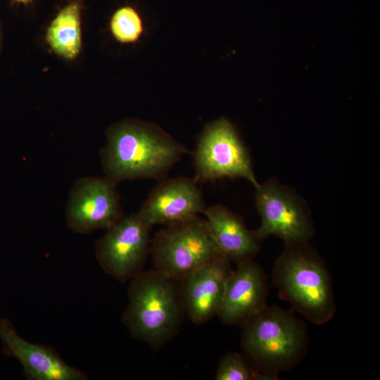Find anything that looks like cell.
<instances>
[{
	"label": "cell",
	"instance_id": "cell-1",
	"mask_svg": "<svg viewBox=\"0 0 380 380\" xmlns=\"http://www.w3.org/2000/svg\"><path fill=\"white\" fill-rule=\"evenodd\" d=\"M100 151L105 177L115 186L137 179L162 180L188 149L156 124L127 118L106 130Z\"/></svg>",
	"mask_w": 380,
	"mask_h": 380
},
{
	"label": "cell",
	"instance_id": "cell-2",
	"mask_svg": "<svg viewBox=\"0 0 380 380\" xmlns=\"http://www.w3.org/2000/svg\"><path fill=\"white\" fill-rule=\"evenodd\" d=\"M274 285L281 299L316 324L331 320L336 307L327 267L308 242L285 243L274 263Z\"/></svg>",
	"mask_w": 380,
	"mask_h": 380
},
{
	"label": "cell",
	"instance_id": "cell-3",
	"mask_svg": "<svg viewBox=\"0 0 380 380\" xmlns=\"http://www.w3.org/2000/svg\"><path fill=\"white\" fill-rule=\"evenodd\" d=\"M122 322L132 336L158 348L178 331L184 312L180 281L156 270L131 279Z\"/></svg>",
	"mask_w": 380,
	"mask_h": 380
},
{
	"label": "cell",
	"instance_id": "cell-4",
	"mask_svg": "<svg viewBox=\"0 0 380 380\" xmlns=\"http://www.w3.org/2000/svg\"><path fill=\"white\" fill-rule=\"evenodd\" d=\"M244 354L264 373L279 377L305 355L308 346L305 324L278 306H266L242 327Z\"/></svg>",
	"mask_w": 380,
	"mask_h": 380
},
{
	"label": "cell",
	"instance_id": "cell-5",
	"mask_svg": "<svg viewBox=\"0 0 380 380\" xmlns=\"http://www.w3.org/2000/svg\"><path fill=\"white\" fill-rule=\"evenodd\" d=\"M150 253L156 270L178 281L224 257L208 222L199 216L165 224L151 239Z\"/></svg>",
	"mask_w": 380,
	"mask_h": 380
},
{
	"label": "cell",
	"instance_id": "cell-6",
	"mask_svg": "<svg viewBox=\"0 0 380 380\" xmlns=\"http://www.w3.org/2000/svg\"><path fill=\"white\" fill-rule=\"evenodd\" d=\"M197 182L242 178L258 186L248 149L225 118L208 123L193 153Z\"/></svg>",
	"mask_w": 380,
	"mask_h": 380
},
{
	"label": "cell",
	"instance_id": "cell-7",
	"mask_svg": "<svg viewBox=\"0 0 380 380\" xmlns=\"http://www.w3.org/2000/svg\"><path fill=\"white\" fill-rule=\"evenodd\" d=\"M152 225L139 213L123 215L95 243L96 260L103 272L125 282L143 272L150 253Z\"/></svg>",
	"mask_w": 380,
	"mask_h": 380
},
{
	"label": "cell",
	"instance_id": "cell-8",
	"mask_svg": "<svg viewBox=\"0 0 380 380\" xmlns=\"http://www.w3.org/2000/svg\"><path fill=\"white\" fill-rule=\"evenodd\" d=\"M255 201L261 223L254 232L261 241L271 235L285 243L308 242L312 236L313 224L304 201L276 179L259 184Z\"/></svg>",
	"mask_w": 380,
	"mask_h": 380
},
{
	"label": "cell",
	"instance_id": "cell-9",
	"mask_svg": "<svg viewBox=\"0 0 380 380\" xmlns=\"http://www.w3.org/2000/svg\"><path fill=\"white\" fill-rule=\"evenodd\" d=\"M115 186L104 177H86L74 184L65 208L67 225L78 234L107 229L124 214Z\"/></svg>",
	"mask_w": 380,
	"mask_h": 380
},
{
	"label": "cell",
	"instance_id": "cell-10",
	"mask_svg": "<svg viewBox=\"0 0 380 380\" xmlns=\"http://www.w3.org/2000/svg\"><path fill=\"white\" fill-rule=\"evenodd\" d=\"M2 353L18 360L27 380H84L85 373L67 364L52 347L22 338L8 319L0 317Z\"/></svg>",
	"mask_w": 380,
	"mask_h": 380
},
{
	"label": "cell",
	"instance_id": "cell-11",
	"mask_svg": "<svg viewBox=\"0 0 380 380\" xmlns=\"http://www.w3.org/2000/svg\"><path fill=\"white\" fill-rule=\"evenodd\" d=\"M232 270L230 261L221 257L179 281L184 312L194 324L205 323L217 315Z\"/></svg>",
	"mask_w": 380,
	"mask_h": 380
},
{
	"label": "cell",
	"instance_id": "cell-12",
	"mask_svg": "<svg viewBox=\"0 0 380 380\" xmlns=\"http://www.w3.org/2000/svg\"><path fill=\"white\" fill-rule=\"evenodd\" d=\"M267 295L262 268L253 260L239 263L228 279L217 316L224 324L242 327L267 306Z\"/></svg>",
	"mask_w": 380,
	"mask_h": 380
},
{
	"label": "cell",
	"instance_id": "cell-13",
	"mask_svg": "<svg viewBox=\"0 0 380 380\" xmlns=\"http://www.w3.org/2000/svg\"><path fill=\"white\" fill-rule=\"evenodd\" d=\"M194 179L179 177L160 181L143 203L139 214L151 225L190 219L205 208Z\"/></svg>",
	"mask_w": 380,
	"mask_h": 380
},
{
	"label": "cell",
	"instance_id": "cell-14",
	"mask_svg": "<svg viewBox=\"0 0 380 380\" xmlns=\"http://www.w3.org/2000/svg\"><path fill=\"white\" fill-rule=\"evenodd\" d=\"M203 214L224 257L236 265L253 260L261 241L241 217L221 204L206 207Z\"/></svg>",
	"mask_w": 380,
	"mask_h": 380
},
{
	"label": "cell",
	"instance_id": "cell-15",
	"mask_svg": "<svg viewBox=\"0 0 380 380\" xmlns=\"http://www.w3.org/2000/svg\"><path fill=\"white\" fill-rule=\"evenodd\" d=\"M83 0H72L50 23L46 34L51 51L68 61L75 59L82 46L81 10Z\"/></svg>",
	"mask_w": 380,
	"mask_h": 380
},
{
	"label": "cell",
	"instance_id": "cell-16",
	"mask_svg": "<svg viewBox=\"0 0 380 380\" xmlns=\"http://www.w3.org/2000/svg\"><path fill=\"white\" fill-rule=\"evenodd\" d=\"M214 379L216 380H276L278 377L260 371L244 353L230 352L221 357Z\"/></svg>",
	"mask_w": 380,
	"mask_h": 380
},
{
	"label": "cell",
	"instance_id": "cell-17",
	"mask_svg": "<svg viewBox=\"0 0 380 380\" xmlns=\"http://www.w3.org/2000/svg\"><path fill=\"white\" fill-rule=\"evenodd\" d=\"M113 37L121 44H134L144 32L143 19L138 11L129 5L117 8L109 21Z\"/></svg>",
	"mask_w": 380,
	"mask_h": 380
},
{
	"label": "cell",
	"instance_id": "cell-18",
	"mask_svg": "<svg viewBox=\"0 0 380 380\" xmlns=\"http://www.w3.org/2000/svg\"><path fill=\"white\" fill-rule=\"evenodd\" d=\"M4 43V28H3L2 22L0 18V55L1 54L3 51Z\"/></svg>",
	"mask_w": 380,
	"mask_h": 380
},
{
	"label": "cell",
	"instance_id": "cell-19",
	"mask_svg": "<svg viewBox=\"0 0 380 380\" xmlns=\"http://www.w3.org/2000/svg\"><path fill=\"white\" fill-rule=\"evenodd\" d=\"M13 3H16L18 4H23L24 6H27L32 3L33 0H12Z\"/></svg>",
	"mask_w": 380,
	"mask_h": 380
}]
</instances>
